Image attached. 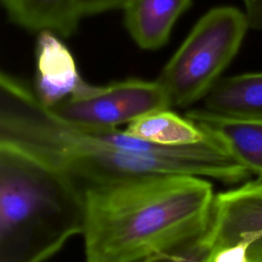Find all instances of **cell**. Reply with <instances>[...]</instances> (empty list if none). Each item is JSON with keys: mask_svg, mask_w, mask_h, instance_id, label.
I'll list each match as a JSON object with an SVG mask.
<instances>
[{"mask_svg": "<svg viewBox=\"0 0 262 262\" xmlns=\"http://www.w3.org/2000/svg\"><path fill=\"white\" fill-rule=\"evenodd\" d=\"M206 133L199 143L170 147L119 128L77 125L43 104L33 87L1 73L0 143L52 167L83 194L90 187L145 175L185 174L226 183L246 179L251 172L216 136Z\"/></svg>", "mask_w": 262, "mask_h": 262, "instance_id": "1", "label": "cell"}, {"mask_svg": "<svg viewBox=\"0 0 262 262\" xmlns=\"http://www.w3.org/2000/svg\"><path fill=\"white\" fill-rule=\"evenodd\" d=\"M212 184L185 174L145 175L84 191L87 262H139L201 235L210 225Z\"/></svg>", "mask_w": 262, "mask_h": 262, "instance_id": "2", "label": "cell"}, {"mask_svg": "<svg viewBox=\"0 0 262 262\" xmlns=\"http://www.w3.org/2000/svg\"><path fill=\"white\" fill-rule=\"evenodd\" d=\"M85 223L84 194L31 155L0 143V262H44Z\"/></svg>", "mask_w": 262, "mask_h": 262, "instance_id": "3", "label": "cell"}, {"mask_svg": "<svg viewBox=\"0 0 262 262\" xmlns=\"http://www.w3.org/2000/svg\"><path fill=\"white\" fill-rule=\"evenodd\" d=\"M249 28L245 12L232 6L212 8L198 20L157 79L172 107L203 100L236 55Z\"/></svg>", "mask_w": 262, "mask_h": 262, "instance_id": "4", "label": "cell"}, {"mask_svg": "<svg viewBox=\"0 0 262 262\" xmlns=\"http://www.w3.org/2000/svg\"><path fill=\"white\" fill-rule=\"evenodd\" d=\"M171 107L169 96L158 80L127 79L98 86L83 81L72 95L50 108L77 125L118 128L149 113Z\"/></svg>", "mask_w": 262, "mask_h": 262, "instance_id": "5", "label": "cell"}, {"mask_svg": "<svg viewBox=\"0 0 262 262\" xmlns=\"http://www.w3.org/2000/svg\"><path fill=\"white\" fill-rule=\"evenodd\" d=\"M210 229L216 252L248 242L249 262H262V190L247 183L216 194Z\"/></svg>", "mask_w": 262, "mask_h": 262, "instance_id": "6", "label": "cell"}, {"mask_svg": "<svg viewBox=\"0 0 262 262\" xmlns=\"http://www.w3.org/2000/svg\"><path fill=\"white\" fill-rule=\"evenodd\" d=\"M36 76L33 89L43 104L52 107L83 83L75 58L59 36L43 31L36 42Z\"/></svg>", "mask_w": 262, "mask_h": 262, "instance_id": "7", "label": "cell"}, {"mask_svg": "<svg viewBox=\"0 0 262 262\" xmlns=\"http://www.w3.org/2000/svg\"><path fill=\"white\" fill-rule=\"evenodd\" d=\"M185 116L216 136L251 173L262 178V120L224 117L205 108L190 110Z\"/></svg>", "mask_w": 262, "mask_h": 262, "instance_id": "8", "label": "cell"}, {"mask_svg": "<svg viewBox=\"0 0 262 262\" xmlns=\"http://www.w3.org/2000/svg\"><path fill=\"white\" fill-rule=\"evenodd\" d=\"M191 0H128L123 6L126 29L134 42L146 50H157L169 40L177 18Z\"/></svg>", "mask_w": 262, "mask_h": 262, "instance_id": "9", "label": "cell"}, {"mask_svg": "<svg viewBox=\"0 0 262 262\" xmlns=\"http://www.w3.org/2000/svg\"><path fill=\"white\" fill-rule=\"evenodd\" d=\"M8 18L34 32L49 31L59 37L73 35L82 14L79 0H2Z\"/></svg>", "mask_w": 262, "mask_h": 262, "instance_id": "10", "label": "cell"}, {"mask_svg": "<svg viewBox=\"0 0 262 262\" xmlns=\"http://www.w3.org/2000/svg\"><path fill=\"white\" fill-rule=\"evenodd\" d=\"M203 103V108L216 115L262 120V72L220 78Z\"/></svg>", "mask_w": 262, "mask_h": 262, "instance_id": "11", "label": "cell"}, {"mask_svg": "<svg viewBox=\"0 0 262 262\" xmlns=\"http://www.w3.org/2000/svg\"><path fill=\"white\" fill-rule=\"evenodd\" d=\"M127 133L162 146H187L203 141L207 133L189 118L171 108L156 111L131 122Z\"/></svg>", "mask_w": 262, "mask_h": 262, "instance_id": "12", "label": "cell"}, {"mask_svg": "<svg viewBox=\"0 0 262 262\" xmlns=\"http://www.w3.org/2000/svg\"><path fill=\"white\" fill-rule=\"evenodd\" d=\"M215 253L216 247L209 225L206 231L193 239L171 251L152 255L139 262H213Z\"/></svg>", "mask_w": 262, "mask_h": 262, "instance_id": "13", "label": "cell"}, {"mask_svg": "<svg viewBox=\"0 0 262 262\" xmlns=\"http://www.w3.org/2000/svg\"><path fill=\"white\" fill-rule=\"evenodd\" d=\"M249 247L250 244L248 242H241L220 249L215 253L213 262H249Z\"/></svg>", "mask_w": 262, "mask_h": 262, "instance_id": "14", "label": "cell"}, {"mask_svg": "<svg viewBox=\"0 0 262 262\" xmlns=\"http://www.w3.org/2000/svg\"><path fill=\"white\" fill-rule=\"evenodd\" d=\"M128 0H79V9L82 16L93 15L104 11L123 8Z\"/></svg>", "mask_w": 262, "mask_h": 262, "instance_id": "15", "label": "cell"}, {"mask_svg": "<svg viewBox=\"0 0 262 262\" xmlns=\"http://www.w3.org/2000/svg\"><path fill=\"white\" fill-rule=\"evenodd\" d=\"M249 27L262 32V0H243Z\"/></svg>", "mask_w": 262, "mask_h": 262, "instance_id": "16", "label": "cell"}, {"mask_svg": "<svg viewBox=\"0 0 262 262\" xmlns=\"http://www.w3.org/2000/svg\"><path fill=\"white\" fill-rule=\"evenodd\" d=\"M250 184H251L253 187H255V188H257V189H260V190H262V181H257V182H250Z\"/></svg>", "mask_w": 262, "mask_h": 262, "instance_id": "17", "label": "cell"}]
</instances>
